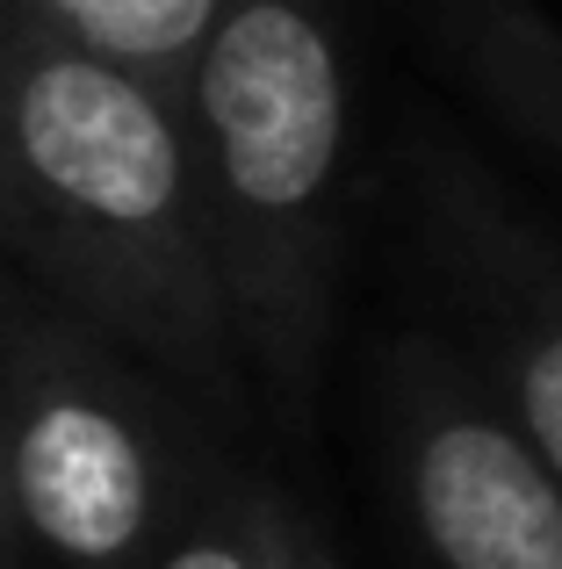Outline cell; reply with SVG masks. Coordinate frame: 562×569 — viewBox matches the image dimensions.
I'll return each mask as SVG.
<instances>
[{
	"label": "cell",
	"mask_w": 562,
	"mask_h": 569,
	"mask_svg": "<svg viewBox=\"0 0 562 569\" xmlns=\"http://www.w3.org/2000/svg\"><path fill=\"white\" fill-rule=\"evenodd\" d=\"M0 252L152 361L210 418H245V361L202 209L188 101L8 22L0 51Z\"/></svg>",
	"instance_id": "1"
},
{
	"label": "cell",
	"mask_w": 562,
	"mask_h": 569,
	"mask_svg": "<svg viewBox=\"0 0 562 569\" xmlns=\"http://www.w3.org/2000/svg\"><path fill=\"white\" fill-rule=\"evenodd\" d=\"M188 130L245 382L295 432L332 332L347 194V66L318 8L231 0L188 87Z\"/></svg>",
	"instance_id": "2"
},
{
	"label": "cell",
	"mask_w": 562,
	"mask_h": 569,
	"mask_svg": "<svg viewBox=\"0 0 562 569\" xmlns=\"http://www.w3.org/2000/svg\"><path fill=\"white\" fill-rule=\"evenodd\" d=\"M8 447L37 569H159L217 476L181 389L51 303L8 325Z\"/></svg>",
	"instance_id": "3"
},
{
	"label": "cell",
	"mask_w": 562,
	"mask_h": 569,
	"mask_svg": "<svg viewBox=\"0 0 562 569\" xmlns=\"http://www.w3.org/2000/svg\"><path fill=\"white\" fill-rule=\"evenodd\" d=\"M390 490L425 569H562V483L512 411L425 339L382 361Z\"/></svg>",
	"instance_id": "4"
},
{
	"label": "cell",
	"mask_w": 562,
	"mask_h": 569,
	"mask_svg": "<svg viewBox=\"0 0 562 569\" xmlns=\"http://www.w3.org/2000/svg\"><path fill=\"white\" fill-rule=\"evenodd\" d=\"M433 246L469 289L498 403L562 483V274L469 188L433 181Z\"/></svg>",
	"instance_id": "5"
},
{
	"label": "cell",
	"mask_w": 562,
	"mask_h": 569,
	"mask_svg": "<svg viewBox=\"0 0 562 569\" xmlns=\"http://www.w3.org/2000/svg\"><path fill=\"white\" fill-rule=\"evenodd\" d=\"M231 0H8V22L188 101Z\"/></svg>",
	"instance_id": "6"
},
{
	"label": "cell",
	"mask_w": 562,
	"mask_h": 569,
	"mask_svg": "<svg viewBox=\"0 0 562 569\" xmlns=\"http://www.w3.org/2000/svg\"><path fill=\"white\" fill-rule=\"evenodd\" d=\"M433 29L454 72L512 130L562 159V29L526 0H433Z\"/></svg>",
	"instance_id": "7"
},
{
	"label": "cell",
	"mask_w": 562,
	"mask_h": 569,
	"mask_svg": "<svg viewBox=\"0 0 562 569\" xmlns=\"http://www.w3.org/2000/svg\"><path fill=\"white\" fill-rule=\"evenodd\" d=\"M159 569H347V562L274 483L217 461L195 519L159 556Z\"/></svg>",
	"instance_id": "8"
},
{
	"label": "cell",
	"mask_w": 562,
	"mask_h": 569,
	"mask_svg": "<svg viewBox=\"0 0 562 569\" xmlns=\"http://www.w3.org/2000/svg\"><path fill=\"white\" fill-rule=\"evenodd\" d=\"M8 325H14V310H0V569H37L22 498H14V447H8Z\"/></svg>",
	"instance_id": "9"
},
{
	"label": "cell",
	"mask_w": 562,
	"mask_h": 569,
	"mask_svg": "<svg viewBox=\"0 0 562 569\" xmlns=\"http://www.w3.org/2000/svg\"><path fill=\"white\" fill-rule=\"evenodd\" d=\"M0 51H8V0H0Z\"/></svg>",
	"instance_id": "10"
}]
</instances>
